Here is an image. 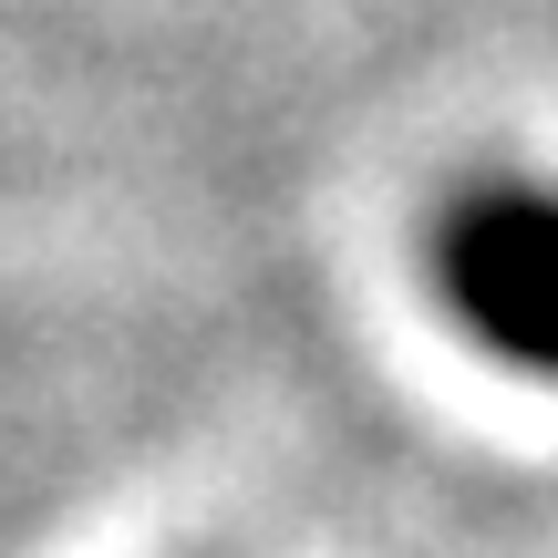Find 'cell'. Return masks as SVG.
<instances>
[{
    "label": "cell",
    "mask_w": 558,
    "mask_h": 558,
    "mask_svg": "<svg viewBox=\"0 0 558 558\" xmlns=\"http://www.w3.org/2000/svg\"><path fill=\"white\" fill-rule=\"evenodd\" d=\"M435 290L497 362L558 383V186L476 177L435 218Z\"/></svg>",
    "instance_id": "cell-1"
}]
</instances>
